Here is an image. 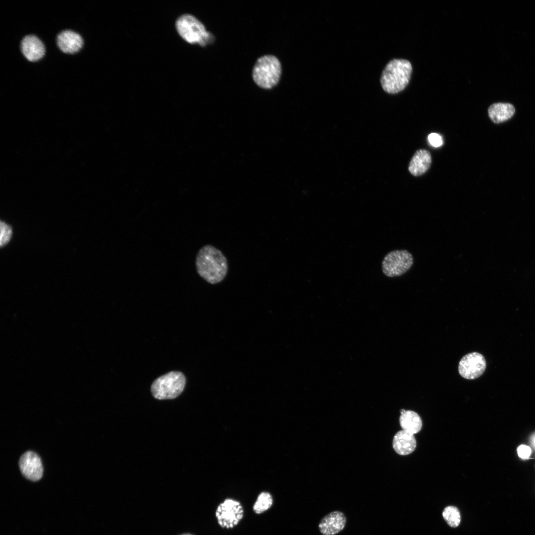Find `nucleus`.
<instances>
[{
  "instance_id": "dca6fc26",
  "label": "nucleus",
  "mask_w": 535,
  "mask_h": 535,
  "mask_svg": "<svg viewBox=\"0 0 535 535\" xmlns=\"http://www.w3.org/2000/svg\"><path fill=\"white\" fill-rule=\"evenodd\" d=\"M399 418L400 426L403 430L413 434L419 432L422 427V421L420 416L411 410L401 409Z\"/></svg>"
},
{
  "instance_id": "4468645a",
  "label": "nucleus",
  "mask_w": 535,
  "mask_h": 535,
  "mask_svg": "<svg viewBox=\"0 0 535 535\" xmlns=\"http://www.w3.org/2000/svg\"><path fill=\"white\" fill-rule=\"evenodd\" d=\"M393 447L400 455L412 453L416 447V440L413 434L402 430L397 432L393 439Z\"/></svg>"
},
{
  "instance_id": "412c9836",
  "label": "nucleus",
  "mask_w": 535,
  "mask_h": 535,
  "mask_svg": "<svg viewBox=\"0 0 535 535\" xmlns=\"http://www.w3.org/2000/svg\"><path fill=\"white\" fill-rule=\"evenodd\" d=\"M428 139L430 144L434 147H439L443 143L441 136L437 133H430L428 136Z\"/></svg>"
},
{
  "instance_id": "6ab92c4d",
  "label": "nucleus",
  "mask_w": 535,
  "mask_h": 535,
  "mask_svg": "<svg viewBox=\"0 0 535 535\" xmlns=\"http://www.w3.org/2000/svg\"><path fill=\"white\" fill-rule=\"evenodd\" d=\"M12 235V230L11 227L5 223L4 222H0V245L2 246L8 243Z\"/></svg>"
},
{
  "instance_id": "ddd939ff",
  "label": "nucleus",
  "mask_w": 535,
  "mask_h": 535,
  "mask_svg": "<svg viewBox=\"0 0 535 535\" xmlns=\"http://www.w3.org/2000/svg\"><path fill=\"white\" fill-rule=\"evenodd\" d=\"M431 162V156L428 151L425 149L418 150L410 161L408 170L413 176L422 175L429 168Z\"/></svg>"
},
{
  "instance_id": "20e7f679",
  "label": "nucleus",
  "mask_w": 535,
  "mask_h": 535,
  "mask_svg": "<svg viewBox=\"0 0 535 535\" xmlns=\"http://www.w3.org/2000/svg\"><path fill=\"white\" fill-rule=\"evenodd\" d=\"M281 73L280 61L274 55H266L260 57L254 66L252 76L259 87L270 89L278 82Z\"/></svg>"
},
{
  "instance_id": "f257e3e1",
  "label": "nucleus",
  "mask_w": 535,
  "mask_h": 535,
  "mask_svg": "<svg viewBox=\"0 0 535 535\" xmlns=\"http://www.w3.org/2000/svg\"><path fill=\"white\" fill-rule=\"evenodd\" d=\"M198 274L209 283L222 281L228 271L227 260L220 251L207 245L199 251L195 261Z\"/></svg>"
},
{
  "instance_id": "39448f33",
  "label": "nucleus",
  "mask_w": 535,
  "mask_h": 535,
  "mask_svg": "<svg viewBox=\"0 0 535 535\" xmlns=\"http://www.w3.org/2000/svg\"><path fill=\"white\" fill-rule=\"evenodd\" d=\"M185 382V377L181 373L176 371L169 372L153 382L151 391L156 399H173L182 392Z\"/></svg>"
},
{
  "instance_id": "1a4fd4ad",
  "label": "nucleus",
  "mask_w": 535,
  "mask_h": 535,
  "mask_svg": "<svg viewBox=\"0 0 535 535\" xmlns=\"http://www.w3.org/2000/svg\"><path fill=\"white\" fill-rule=\"evenodd\" d=\"M56 44L61 53L66 54L74 55L82 50L84 46V40L79 33L72 30L66 29L57 35Z\"/></svg>"
},
{
  "instance_id": "2eb2a0df",
  "label": "nucleus",
  "mask_w": 535,
  "mask_h": 535,
  "mask_svg": "<svg viewBox=\"0 0 535 535\" xmlns=\"http://www.w3.org/2000/svg\"><path fill=\"white\" fill-rule=\"evenodd\" d=\"M488 115L494 123H500L510 119L515 112L514 106L508 103H496L488 108Z\"/></svg>"
},
{
  "instance_id": "423d86ee",
  "label": "nucleus",
  "mask_w": 535,
  "mask_h": 535,
  "mask_svg": "<svg viewBox=\"0 0 535 535\" xmlns=\"http://www.w3.org/2000/svg\"><path fill=\"white\" fill-rule=\"evenodd\" d=\"M412 255L406 250H397L388 253L382 262V270L387 276L393 277L406 273L413 264Z\"/></svg>"
},
{
  "instance_id": "4be33fe9",
  "label": "nucleus",
  "mask_w": 535,
  "mask_h": 535,
  "mask_svg": "<svg viewBox=\"0 0 535 535\" xmlns=\"http://www.w3.org/2000/svg\"><path fill=\"white\" fill-rule=\"evenodd\" d=\"M530 442L531 446L535 450V432L533 433L530 437Z\"/></svg>"
},
{
  "instance_id": "9b49d317",
  "label": "nucleus",
  "mask_w": 535,
  "mask_h": 535,
  "mask_svg": "<svg viewBox=\"0 0 535 535\" xmlns=\"http://www.w3.org/2000/svg\"><path fill=\"white\" fill-rule=\"evenodd\" d=\"M19 466L22 475L28 480L36 482L40 480L43 473L42 463L35 452L27 451L20 458Z\"/></svg>"
},
{
  "instance_id": "aec40b11",
  "label": "nucleus",
  "mask_w": 535,
  "mask_h": 535,
  "mask_svg": "<svg viewBox=\"0 0 535 535\" xmlns=\"http://www.w3.org/2000/svg\"><path fill=\"white\" fill-rule=\"evenodd\" d=\"M517 450L519 457L522 459H528L532 454L531 447L524 444L519 446Z\"/></svg>"
},
{
  "instance_id": "6e6552de",
  "label": "nucleus",
  "mask_w": 535,
  "mask_h": 535,
  "mask_svg": "<svg viewBox=\"0 0 535 535\" xmlns=\"http://www.w3.org/2000/svg\"><path fill=\"white\" fill-rule=\"evenodd\" d=\"M486 361L483 356L478 352L465 355L460 360L458 371L460 374L468 379H474L481 376L486 368Z\"/></svg>"
},
{
  "instance_id": "7ed1b4c3",
  "label": "nucleus",
  "mask_w": 535,
  "mask_h": 535,
  "mask_svg": "<svg viewBox=\"0 0 535 535\" xmlns=\"http://www.w3.org/2000/svg\"><path fill=\"white\" fill-rule=\"evenodd\" d=\"M175 25L180 36L189 43H197L204 47L214 41V36L206 31L203 23L191 14L180 16Z\"/></svg>"
},
{
  "instance_id": "f03ea898",
  "label": "nucleus",
  "mask_w": 535,
  "mask_h": 535,
  "mask_svg": "<svg viewBox=\"0 0 535 535\" xmlns=\"http://www.w3.org/2000/svg\"><path fill=\"white\" fill-rule=\"evenodd\" d=\"M412 72L411 62L404 59L389 61L383 70L380 79L383 90L395 94L403 91L408 84Z\"/></svg>"
},
{
  "instance_id": "a211bd4d",
  "label": "nucleus",
  "mask_w": 535,
  "mask_h": 535,
  "mask_svg": "<svg viewBox=\"0 0 535 535\" xmlns=\"http://www.w3.org/2000/svg\"><path fill=\"white\" fill-rule=\"evenodd\" d=\"M442 516L447 524L451 527L455 528L461 522V515L459 509L455 506H448L445 508Z\"/></svg>"
},
{
  "instance_id": "5701e85b",
  "label": "nucleus",
  "mask_w": 535,
  "mask_h": 535,
  "mask_svg": "<svg viewBox=\"0 0 535 535\" xmlns=\"http://www.w3.org/2000/svg\"><path fill=\"white\" fill-rule=\"evenodd\" d=\"M193 535L189 534V533H185V534H180V535Z\"/></svg>"
},
{
  "instance_id": "f8f14e48",
  "label": "nucleus",
  "mask_w": 535,
  "mask_h": 535,
  "mask_svg": "<svg viewBox=\"0 0 535 535\" xmlns=\"http://www.w3.org/2000/svg\"><path fill=\"white\" fill-rule=\"evenodd\" d=\"M346 519L344 514L338 511L328 514L321 520L319 529L323 535H334L345 527Z\"/></svg>"
},
{
  "instance_id": "9d476101",
  "label": "nucleus",
  "mask_w": 535,
  "mask_h": 535,
  "mask_svg": "<svg viewBox=\"0 0 535 535\" xmlns=\"http://www.w3.org/2000/svg\"><path fill=\"white\" fill-rule=\"evenodd\" d=\"M20 49L24 58L33 63L42 60L46 53V46L44 42L35 35H28L24 37L20 42Z\"/></svg>"
},
{
  "instance_id": "0eeeda50",
  "label": "nucleus",
  "mask_w": 535,
  "mask_h": 535,
  "mask_svg": "<svg viewBox=\"0 0 535 535\" xmlns=\"http://www.w3.org/2000/svg\"><path fill=\"white\" fill-rule=\"evenodd\" d=\"M243 509L240 503L232 499H226L217 507L215 516L218 524L222 528H232L243 517Z\"/></svg>"
},
{
  "instance_id": "f3484780",
  "label": "nucleus",
  "mask_w": 535,
  "mask_h": 535,
  "mask_svg": "<svg viewBox=\"0 0 535 535\" xmlns=\"http://www.w3.org/2000/svg\"><path fill=\"white\" fill-rule=\"evenodd\" d=\"M273 499L268 492L261 493L253 506V510L257 514H261L268 510L272 505Z\"/></svg>"
}]
</instances>
